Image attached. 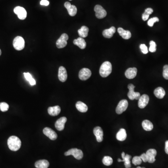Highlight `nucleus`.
Instances as JSON below:
<instances>
[{
    "mask_svg": "<svg viewBox=\"0 0 168 168\" xmlns=\"http://www.w3.org/2000/svg\"><path fill=\"white\" fill-rule=\"evenodd\" d=\"M21 141L16 136H11L7 140V145L9 149L13 151L19 150L21 147Z\"/></svg>",
    "mask_w": 168,
    "mask_h": 168,
    "instance_id": "1",
    "label": "nucleus"
},
{
    "mask_svg": "<svg viewBox=\"0 0 168 168\" xmlns=\"http://www.w3.org/2000/svg\"><path fill=\"white\" fill-rule=\"evenodd\" d=\"M112 66L110 62L106 61L101 65L100 69V74L101 77L106 78L109 76L112 72Z\"/></svg>",
    "mask_w": 168,
    "mask_h": 168,
    "instance_id": "2",
    "label": "nucleus"
},
{
    "mask_svg": "<svg viewBox=\"0 0 168 168\" xmlns=\"http://www.w3.org/2000/svg\"><path fill=\"white\" fill-rule=\"evenodd\" d=\"M13 46L16 50L21 51L25 48V41L24 39L20 36L15 37L13 42Z\"/></svg>",
    "mask_w": 168,
    "mask_h": 168,
    "instance_id": "3",
    "label": "nucleus"
},
{
    "mask_svg": "<svg viewBox=\"0 0 168 168\" xmlns=\"http://www.w3.org/2000/svg\"><path fill=\"white\" fill-rule=\"evenodd\" d=\"M65 155L66 156L72 155L78 160H80L83 158V153L82 150L76 148H74L69 149L67 152H65Z\"/></svg>",
    "mask_w": 168,
    "mask_h": 168,
    "instance_id": "4",
    "label": "nucleus"
},
{
    "mask_svg": "<svg viewBox=\"0 0 168 168\" xmlns=\"http://www.w3.org/2000/svg\"><path fill=\"white\" fill-rule=\"evenodd\" d=\"M128 88L129 89V93L128 94V97L130 100H139L140 97V94L139 92H135L134 91L135 86L132 84H129L128 85Z\"/></svg>",
    "mask_w": 168,
    "mask_h": 168,
    "instance_id": "5",
    "label": "nucleus"
},
{
    "mask_svg": "<svg viewBox=\"0 0 168 168\" xmlns=\"http://www.w3.org/2000/svg\"><path fill=\"white\" fill-rule=\"evenodd\" d=\"M68 39L69 37L68 35L65 33H63L56 41V47L59 49H61L65 47L67 44V41L68 40Z\"/></svg>",
    "mask_w": 168,
    "mask_h": 168,
    "instance_id": "6",
    "label": "nucleus"
},
{
    "mask_svg": "<svg viewBox=\"0 0 168 168\" xmlns=\"http://www.w3.org/2000/svg\"><path fill=\"white\" fill-rule=\"evenodd\" d=\"M128 101L126 100H120L116 108V112L120 114L126 110L128 107Z\"/></svg>",
    "mask_w": 168,
    "mask_h": 168,
    "instance_id": "7",
    "label": "nucleus"
},
{
    "mask_svg": "<svg viewBox=\"0 0 168 168\" xmlns=\"http://www.w3.org/2000/svg\"><path fill=\"white\" fill-rule=\"evenodd\" d=\"M15 14L17 15L18 18L20 20H25L27 17V11L25 8L20 6H17L14 10Z\"/></svg>",
    "mask_w": 168,
    "mask_h": 168,
    "instance_id": "8",
    "label": "nucleus"
},
{
    "mask_svg": "<svg viewBox=\"0 0 168 168\" xmlns=\"http://www.w3.org/2000/svg\"><path fill=\"white\" fill-rule=\"evenodd\" d=\"M94 11L95 12V16L99 19H102L106 16V11L101 6L97 5L94 7Z\"/></svg>",
    "mask_w": 168,
    "mask_h": 168,
    "instance_id": "9",
    "label": "nucleus"
},
{
    "mask_svg": "<svg viewBox=\"0 0 168 168\" xmlns=\"http://www.w3.org/2000/svg\"><path fill=\"white\" fill-rule=\"evenodd\" d=\"M91 75V71L88 68H84L79 72V77L80 80H88Z\"/></svg>",
    "mask_w": 168,
    "mask_h": 168,
    "instance_id": "10",
    "label": "nucleus"
},
{
    "mask_svg": "<svg viewBox=\"0 0 168 168\" xmlns=\"http://www.w3.org/2000/svg\"><path fill=\"white\" fill-rule=\"evenodd\" d=\"M43 133L44 134L49 137L51 140H55L58 137V135L54 130L51 128L46 127L43 129Z\"/></svg>",
    "mask_w": 168,
    "mask_h": 168,
    "instance_id": "11",
    "label": "nucleus"
},
{
    "mask_svg": "<svg viewBox=\"0 0 168 168\" xmlns=\"http://www.w3.org/2000/svg\"><path fill=\"white\" fill-rule=\"evenodd\" d=\"M121 156L123 158V160L119 158L118 161L119 162H123L124 163L125 166L126 168H130L131 167V163H130V159L131 158V155H125L124 152H123L121 154Z\"/></svg>",
    "mask_w": 168,
    "mask_h": 168,
    "instance_id": "12",
    "label": "nucleus"
},
{
    "mask_svg": "<svg viewBox=\"0 0 168 168\" xmlns=\"http://www.w3.org/2000/svg\"><path fill=\"white\" fill-rule=\"evenodd\" d=\"M64 5H65V7L67 9L70 16H74L76 15L77 12V9L75 6L71 5V4L69 2H67V1L65 2Z\"/></svg>",
    "mask_w": 168,
    "mask_h": 168,
    "instance_id": "13",
    "label": "nucleus"
},
{
    "mask_svg": "<svg viewBox=\"0 0 168 168\" xmlns=\"http://www.w3.org/2000/svg\"><path fill=\"white\" fill-rule=\"evenodd\" d=\"M149 100V98L147 94H143L140 96L138 100V106L140 109H144L147 106Z\"/></svg>",
    "mask_w": 168,
    "mask_h": 168,
    "instance_id": "14",
    "label": "nucleus"
},
{
    "mask_svg": "<svg viewBox=\"0 0 168 168\" xmlns=\"http://www.w3.org/2000/svg\"><path fill=\"white\" fill-rule=\"evenodd\" d=\"M94 134L96 136L97 142H102L103 140V131L100 127H96L94 129Z\"/></svg>",
    "mask_w": 168,
    "mask_h": 168,
    "instance_id": "15",
    "label": "nucleus"
},
{
    "mask_svg": "<svg viewBox=\"0 0 168 168\" xmlns=\"http://www.w3.org/2000/svg\"><path fill=\"white\" fill-rule=\"evenodd\" d=\"M67 121V118L65 117H62L56 120L55 124V126L56 129L59 131H62L65 128V124Z\"/></svg>",
    "mask_w": 168,
    "mask_h": 168,
    "instance_id": "16",
    "label": "nucleus"
},
{
    "mask_svg": "<svg viewBox=\"0 0 168 168\" xmlns=\"http://www.w3.org/2000/svg\"><path fill=\"white\" fill-rule=\"evenodd\" d=\"M58 77L60 81L62 82H65L67 80V71L66 69L63 66H60L59 68Z\"/></svg>",
    "mask_w": 168,
    "mask_h": 168,
    "instance_id": "17",
    "label": "nucleus"
},
{
    "mask_svg": "<svg viewBox=\"0 0 168 168\" xmlns=\"http://www.w3.org/2000/svg\"><path fill=\"white\" fill-rule=\"evenodd\" d=\"M146 154L148 158V162L152 164L155 162V157L157 154V152L155 149H149L147 151Z\"/></svg>",
    "mask_w": 168,
    "mask_h": 168,
    "instance_id": "18",
    "label": "nucleus"
},
{
    "mask_svg": "<svg viewBox=\"0 0 168 168\" xmlns=\"http://www.w3.org/2000/svg\"><path fill=\"white\" fill-rule=\"evenodd\" d=\"M137 69L135 67L129 68L126 71V77L129 79H133L136 77L137 75Z\"/></svg>",
    "mask_w": 168,
    "mask_h": 168,
    "instance_id": "19",
    "label": "nucleus"
},
{
    "mask_svg": "<svg viewBox=\"0 0 168 168\" xmlns=\"http://www.w3.org/2000/svg\"><path fill=\"white\" fill-rule=\"evenodd\" d=\"M60 107L59 106L49 107L48 109V114L51 116H57L60 114Z\"/></svg>",
    "mask_w": 168,
    "mask_h": 168,
    "instance_id": "20",
    "label": "nucleus"
},
{
    "mask_svg": "<svg viewBox=\"0 0 168 168\" xmlns=\"http://www.w3.org/2000/svg\"><path fill=\"white\" fill-rule=\"evenodd\" d=\"M115 31H116V29L115 27L112 26L109 29L105 30L102 32V34L106 38L110 39L113 36L114 33H115Z\"/></svg>",
    "mask_w": 168,
    "mask_h": 168,
    "instance_id": "21",
    "label": "nucleus"
},
{
    "mask_svg": "<svg viewBox=\"0 0 168 168\" xmlns=\"http://www.w3.org/2000/svg\"><path fill=\"white\" fill-rule=\"evenodd\" d=\"M118 32L120 35L124 39H129L131 37V33L129 30H125L123 28H119Z\"/></svg>",
    "mask_w": 168,
    "mask_h": 168,
    "instance_id": "22",
    "label": "nucleus"
},
{
    "mask_svg": "<svg viewBox=\"0 0 168 168\" xmlns=\"http://www.w3.org/2000/svg\"><path fill=\"white\" fill-rule=\"evenodd\" d=\"M154 94L156 98L160 99H163L165 95V91L162 87H159L155 90Z\"/></svg>",
    "mask_w": 168,
    "mask_h": 168,
    "instance_id": "23",
    "label": "nucleus"
},
{
    "mask_svg": "<svg viewBox=\"0 0 168 168\" xmlns=\"http://www.w3.org/2000/svg\"><path fill=\"white\" fill-rule=\"evenodd\" d=\"M74 44L81 49H85L86 46V42L82 37H79L76 39L74 40Z\"/></svg>",
    "mask_w": 168,
    "mask_h": 168,
    "instance_id": "24",
    "label": "nucleus"
},
{
    "mask_svg": "<svg viewBox=\"0 0 168 168\" xmlns=\"http://www.w3.org/2000/svg\"><path fill=\"white\" fill-rule=\"evenodd\" d=\"M49 165V162L46 160H40L36 161L35 164L36 168H48Z\"/></svg>",
    "mask_w": 168,
    "mask_h": 168,
    "instance_id": "25",
    "label": "nucleus"
},
{
    "mask_svg": "<svg viewBox=\"0 0 168 168\" xmlns=\"http://www.w3.org/2000/svg\"><path fill=\"white\" fill-rule=\"evenodd\" d=\"M127 135L126 130L121 129L116 135V138L120 141H124L127 138Z\"/></svg>",
    "mask_w": 168,
    "mask_h": 168,
    "instance_id": "26",
    "label": "nucleus"
},
{
    "mask_svg": "<svg viewBox=\"0 0 168 168\" xmlns=\"http://www.w3.org/2000/svg\"><path fill=\"white\" fill-rule=\"evenodd\" d=\"M76 107L78 111L82 113H85L88 110V107L86 105L81 101H78L76 104Z\"/></svg>",
    "mask_w": 168,
    "mask_h": 168,
    "instance_id": "27",
    "label": "nucleus"
},
{
    "mask_svg": "<svg viewBox=\"0 0 168 168\" xmlns=\"http://www.w3.org/2000/svg\"><path fill=\"white\" fill-rule=\"evenodd\" d=\"M89 29L87 27L83 26L80 29L78 30V33L80 37L85 38L87 37L88 34Z\"/></svg>",
    "mask_w": 168,
    "mask_h": 168,
    "instance_id": "28",
    "label": "nucleus"
},
{
    "mask_svg": "<svg viewBox=\"0 0 168 168\" xmlns=\"http://www.w3.org/2000/svg\"><path fill=\"white\" fill-rule=\"evenodd\" d=\"M142 126L145 130L147 131H151L153 129V125L151 121L149 120H144L142 123Z\"/></svg>",
    "mask_w": 168,
    "mask_h": 168,
    "instance_id": "29",
    "label": "nucleus"
},
{
    "mask_svg": "<svg viewBox=\"0 0 168 168\" xmlns=\"http://www.w3.org/2000/svg\"><path fill=\"white\" fill-rule=\"evenodd\" d=\"M102 162L104 165L106 166H110L113 163V160L112 158L109 156H105L104 157L102 160Z\"/></svg>",
    "mask_w": 168,
    "mask_h": 168,
    "instance_id": "30",
    "label": "nucleus"
},
{
    "mask_svg": "<svg viewBox=\"0 0 168 168\" xmlns=\"http://www.w3.org/2000/svg\"><path fill=\"white\" fill-rule=\"evenodd\" d=\"M9 109V105L6 102H1L0 103V110L2 112H6Z\"/></svg>",
    "mask_w": 168,
    "mask_h": 168,
    "instance_id": "31",
    "label": "nucleus"
},
{
    "mask_svg": "<svg viewBox=\"0 0 168 168\" xmlns=\"http://www.w3.org/2000/svg\"><path fill=\"white\" fill-rule=\"evenodd\" d=\"M142 160L140 158V157L138 156H135L132 159V163L135 165H140L142 164Z\"/></svg>",
    "mask_w": 168,
    "mask_h": 168,
    "instance_id": "32",
    "label": "nucleus"
},
{
    "mask_svg": "<svg viewBox=\"0 0 168 168\" xmlns=\"http://www.w3.org/2000/svg\"><path fill=\"white\" fill-rule=\"evenodd\" d=\"M150 47L149 48V51L151 52H154L156 50V46L155 42L153 41H151L150 42Z\"/></svg>",
    "mask_w": 168,
    "mask_h": 168,
    "instance_id": "33",
    "label": "nucleus"
},
{
    "mask_svg": "<svg viewBox=\"0 0 168 168\" xmlns=\"http://www.w3.org/2000/svg\"><path fill=\"white\" fill-rule=\"evenodd\" d=\"M159 21V20L158 17H155L151 18V19H150L148 21V25H149V26L153 27L154 23H155V22H158Z\"/></svg>",
    "mask_w": 168,
    "mask_h": 168,
    "instance_id": "34",
    "label": "nucleus"
},
{
    "mask_svg": "<svg viewBox=\"0 0 168 168\" xmlns=\"http://www.w3.org/2000/svg\"><path fill=\"white\" fill-rule=\"evenodd\" d=\"M163 77L166 80H168V65H165L164 67Z\"/></svg>",
    "mask_w": 168,
    "mask_h": 168,
    "instance_id": "35",
    "label": "nucleus"
},
{
    "mask_svg": "<svg viewBox=\"0 0 168 168\" xmlns=\"http://www.w3.org/2000/svg\"><path fill=\"white\" fill-rule=\"evenodd\" d=\"M140 48L142 51V52L144 54H146L148 53V47H147L146 45H144V44H142L140 46Z\"/></svg>",
    "mask_w": 168,
    "mask_h": 168,
    "instance_id": "36",
    "label": "nucleus"
},
{
    "mask_svg": "<svg viewBox=\"0 0 168 168\" xmlns=\"http://www.w3.org/2000/svg\"><path fill=\"white\" fill-rule=\"evenodd\" d=\"M24 74L26 80L27 81H29V82H30L32 79H33V78H32L31 75L30 74V73H29V72H27V73L25 72V73H24Z\"/></svg>",
    "mask_w": 168,
    "mask_h": 168,
    "instance_id": "37",
    "label": "nucleus"
},
{
    "mask_svg": "<svg viewBox=\"0 0 168 168\" xmlns=\"http://www.w3.org/2000/svg\"><path fill=\"white\" fill-rule=\"evenodd\" d=\"M142 161L144 163H146L148 162V158H147V155L146 153H143L140 156Z\"/></svg>",
    "mask_w": 168,
    "mask_h": 168,
    "instance_id": "38",
    "label": "nucleus"
},
{
    "mask_svg": "<svg viewBox=\"0 0 168 168\" xmlns=\"http://www.w3.org/2000/svg\"><path fill=\"white\" fill-rule=\"evenodd\" d=\"M40 4L43 6H48L49 5V1L47 0H42L40 1Z\"/></svg>",
    "mask_w": 168,
    "mask_h": 168,
    "instance_id": "39",
    "label": "nucleus"
},
{
    "mask_svg": "<svg viewBox=\"0 0 168 168\" xmlns=\"http://www.w3.org/2000/svg\"><path fill=\"white\" fill-rule=\"evenodd\" d=\"M153 12V9H151V8H147L145 10V13L149 15L152 14Z\"/></svg>",
    "mask_w": 168,
    "mask_h": 168,
    "instance_id": "40",
    "label": "nucleus"
},
{
    "mask_svg": "<svg viewBox=\"0 0 168 168\" xmlns=\"http://www.w3.org/2000/svg\"><path fill=\"white\" fill-rule=\"evenodd\" d=\"M149 15H148V14H146V13H144L142 15V18H143V20L144 21L147 20L149 18Z\"/></svg>",
    "mask_w": 168,
    "mask_h": 168,
    "instance_id": "41",
    "label": "nucleus"
},
{
    "mask_svg": "<svg viewBox=\"0 0 168 168\" xmlns=\"http://www.w3.org/2000/svg\"><path fill=\"white\" fill-rule=\"evenodd\" d=\"M165 151L166 153L168 155V140L165 142Z\"/></svg>",
    "mask_w": 168,
    "mask_h": 168,
    "instance_id": "42",
    "label": "nucleus"
},
{
    "mask_svg": "<svg viewBox=\"0 0 168 168\" xmlns=\"http://www.w3.org/2000/svg\"><path fill=\"white\" fill-rule=\"evenodd\" d=\"M29 83H30V85H32H32H35L36 84L35 80H34V79H32V80L29 82Z\"/></svg>",
    "mask_w": 168,
    "mask_h": 168,
    "instance_id": "43",
    "label": "nucleus"
},
{
    "mask_svg": "<svg viewBox=\"0 0 168 168\" xmlns=\"http://www.w3.org/2000/svg\"><path fill=\"white\" fill-rule=\"evenodd\" d=\"M136 168H145L144 167H140V166H138V167H137Z\"/></svg>",
    "mask_w": 168,
    "mask_h": 168,
    "instance_id": "44",
    "label": "nucleus"
},
{
    "mask_svg": "<svg viewBox=\"0 0 168 168\" xmlns=\"http://www.w3.org/2000/svg\"><path fill=\"white\" fill-rule=\"evenodd\" d=\"M1 49H0V56L1 55Z\"/></svg>",
    "mask_w": 168,
    "mask_h": 168,
    "instance_id": "45",
    "label": "nucleus"
},
{
    "mask_svg": "<svg viewBox=\"0 0 168 168\" xmlns=\"http://www.w3.org/2000/svg\"><path fill=\"white\" fill-rule=\"evenodd\" d=\"M69 1H72V0H69Z\"/></svg>",
    "mask_w": 168,
    "mask_h": 168,
    "instance_id": "46",
    "label": "nucleus"
}]
</instances>
